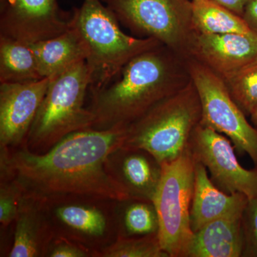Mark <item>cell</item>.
Instances as JSON below:
<instances>
[{"instance_id":"obj_1","label":"cell","mask_w":257,"mask_h":257,"mask_svg":"<svg viewBox=\"0 0 257 257\" xmlns=\"http://www.w3.org/2000/svg\"><path fill=\"white\" fill-rule=\"evenodd\" d=\"M127 128L81 130L44 153L32 152L26 143L0 150L1 179H11L24 197L47 207L77 201L131 200L109 168L110 157L122 147Z\"/></svg>"},{"instance_id":"obj_2","label":"cell","mask_w":257,"mask_h":257,"mask_svg":"<svg viewBox=\"0 0 257 257\" xmlns=\"http://www.w3.org/2000/svg\"><path fill=\"white\" fill-rule=\"evenodd\" d=\"M192 81L187 60L165 45H157L127 62L104 87L89 90L93 128L128 126Z\"/></svg>"},{"instance_id":"obj_3","label":"cell","mask_w":257,"mask_h":257,"mask_svg":"<svg viewBox=\"0 0 257 257\" xmlns=\"http://www.w3.org/2000/svg\"><path fill=\"white\" fill-rule=\"evenodd\" d=\"M71 25L87 48L89 90L107 85L132 59L161 45L155 39L125 34L114 13L101 0H83L80 8L72 10Z\"/></svg>"},{"instance_id":"obj_4","label":"cell","mask_w":257,"mask_h":257,"mask_svg":"<svg viewBox=\"0 0 257 257\" xmlns=\"http://www.w3.org/2000/svg\"><path fill=\"white\" fill-rule=\"evenodd\" d=\"M202 119V106L192 80L128 126L121 148L141 149L160 164L177 160L189 149Z\"/></svg>"},{"instance_id":"obj_5","label":"cell","mask_w":257,"mask_h":257,"mask_svg":"<svg viewBox=\"0 0 257 257\" xmlns=\"http://www.w3.org/2000/svg\"><path fill=\"white\" fill-rule=\"evenodd\" d=\"M27 138L32 152L44 153L71 134L92 128L94 116L84 106L90 87L86 61L50 79Z\"/></svg>"},{"instance_id":"obj_6","label":"cell","mask_w":257,"mask_h":257,"mask_svg":"<svg viewBox=\"0 0 257 257\" xmlns=\"http://www.w3.org/2000/svg\"><path fill=\"white\" fill-rule=\"evenodd\" d=\"M160 182L153 202L158 216L161 246L170 257H187L194 232L190 211L194 192V160L189 149L162 165Z\"/></svg>"},{"instance_id":"obj_7","label":"cell","mask_w":257,"mask_h":257,"mask_svg":"<svg viewBox=\"0 0 257 257\" xmlns=\"http://www.w3.org/2000/svg\"><path fill=\"white\" fill-rule=\"evenodd\" d=\"M135 37L152 38L185 57L193 29L190 0H101Z\"/></svg>"},{"instance_id":"obj_8","label":"cell","mask_w":257,"mask_h":257,"mask_svg":"<svg viewBox=\"0 0 257 257\" xmlns=\"http://www.w3.org/2000/svg\"><path fill=\"white\" fill-rule=\"evenodd\" d=\"M186 60L200 98L201 124L229 138L235 149L247 154L257 167V128L248 122L222 77L197 61Z\"/></svg>"},{"instance_id":"obj_9","label":"cell","mask_w":257,"mask_h":257,"mask_svg":"<svg viewBox=\"0 0 257 257\" xmlns=\"http://www.w3.org/2000/svg\"><path fill=\"white\" fill-rule=\"evenodd\" d=\"M234 149L229 138L201 123L193 132L189 145L194 160L207 168L211 180L221 191L241 193L248 199L256 198L257 168H243Z\"/></svg>"},{"instance_id":"obj_10","label":"cell","mask_w":257,"mask_h":257,"mask_svg":"<svg viewBox=\"0 0 257 257\" xmlns=\"http://www.w3.org/2000/svg\"><path fill=\"white\" fill-rule=\"evenodd\" d=\"M71 16L57 0H6L0 7V35L35 43L68 30Z\"/></svg>"},{"instance_id":"obj_11","label":"cell","mask_w":257,"mask_h":257,"mask_svg":"<svg viewBox=\"0 0 257 257\" xmlns=\"http://www.w3.org/2000/svg\"><path fill=\"white\" fill-rule=\"evenodd\" d=\"M50 81L0 83V150L25 143Z\"/></svg>"},{"instance_id":"obj_12","label":"cell","mask_w":257,"mask_h":257,"mask_svg":"<svg viewBox=\"0 0 257 257\" xmlns=\"http://www.w3.org/2000/svg\"><path fill=\"white\" fill-rule=\"evenodd\" d=\"M256 55V35L194 31L185 58L197 61L224 77L247 64Z\"/></svg>"},{"instance_id":"obj_13","label":"cell","mask_w":257,"mask_h":257,"mask_svg":"<svg viewBox=\"0 0 257 257\" xmlns=\"http://www.w3.org/2000/svg\"><path fill=\"white\" fill-rule=\"evenodd\" d=\"M248 201L247 197L241 193L227 194L221 191L208 175L207 168L194 160V192L190 211L193 232L222 216L242 212Z\"/></svg>"},{"instance_id":"obj_14","label":"cell","mask_w":257,"mask_h":257,"mask_svg":"<svg viewBox=\"0 0 257 257\" xmlns=\"http://www.w3.org/2000/svg\"><path fill=\"white\" fill-rule=\"evenodd\" d=\"M48 214V208L22 196L10 257L46 256L56 237Z\"/></svg>"},{"instance_id":"obj_15","label":"cell","mask_w":257,"mask_h":257,"mask_svg":"<svg viewBox=\"0 0 257 257\" xmlns=\"http://www.w3.org/2000/svg\"><path fill=\"white\" fill-rule=\"evenodd\" d=\"M114 156L116 163L111 171L133 199L152 202L162 177V164L141 149L121 148Z\"/></svg>"},{"instance_id":"obj_16","label":"cell","mask_w":257,"mask_h":257,"mask_svg":"<svg viewBox=\"0 0 257 257\" xmlns=\"http://www.w3.org/2000/svg\"><path fill=\"white\" fill-rule=\"evenodd\" d=\"M242 214L222 216L194 232L187 257L242 256Z\"/></svg>"},{"instance_id":"obj_17","label":"cell","mask_w":257,"mask_h":257,"mask_svg":"<svg viewBox=\"0 0 257 257\" xmlns=\"http://www.w3.org/2000/svg\"><path fill=\"white\" fill-rule=\"evenodd\" d=\"M30 45L42 78H53L87 60V48L72 25L57 36Z\"/></svg>"},{"instance_id":"obj_18","label":"cell","mask_w":257,"mask_h":257,"mask_svg":"<svg viewBox=\"0 0 257 257\" xmlns=\"http://www.w3.org/2000/svg\"><path fill=\"white\" fill-rule=\"evenodd\" d=\"M52 207H55V219L77 239L99 240L105 237L107 219L104 212L95 206L68 202Z\"/></svg>"},{"instance_id":"obj_19","label":"cell","mask_w":257,"mask_h":257,"mask_svg":"<svg viewBox=\"0 0 257 257\" xmlns=\"http://www.w3.org/2000/svg\"><path fill=\"white\" fill-rule=\"evenodd\" d=\"M43 79L30 44L0 35V83Z\"/></svg>"},{"instance_id":"obj_20","label":"cell","mask_w":257,"mask_h":257,"mask_svg":"<svg viewBox=\"0 0 257 257\" xmlns=\"http://www.w3.org/2000/svg\"><path fill=\"white\" fill-rule=\"evenodd\" d=\"M192 2V23L194 31L206 34L255 35L242 17L224 7L209 0Z\"/></svg>"},{"instance_id":"obj_21","label":"cell","mask_w":257,"mask_h":257,"mask_svg":"<svg viewBox=\"0 0 257 257\" xmlns=\"http://www.w3.org/2000/svg\"><path fill=\"white\" fill-rule=\"evenodd\" d=\"M235 102L246 114L257 110V55L233 73L222 77Z\"/></svg>"},{"instance_id":"obj_22","label":"cell","mask_w":257,"mask_h":257,"mask_svg":"<svg viewBox=\"0 0 257 257\" xmlns=\"http://www.w3.org/2000/svg\"><path fill=\"white\" fill-rule=\"evenodd\" d=\"M100 257H170L161 246L157 233L139 237L119 235L106 247L96 251Z\"/></svg>"},{"instance_id":"obj_23","label":"cell","mask_w":257,"mask_h":257,"mask_svg":"<svg viewBox=\"0 0 257 257\" xmlns=\"http://www.w3.org/2000/svg\"><path fill=\"white\" fill-rule=\"evenodd\" d=\"M122 219L124 231L121 236H140L158 232V216L152 202L128 200Z\"/></svg>"},{"instance_id":"obj_24","label":"cell","mask_w":257,"mask_h":257,"mask_svg":"<svg viewBox=\"0 0 257 257\" xmlns=\"http://www.w3.org/2000/svg\"><path fill=\"white\" fill-rule=\"evenodd\" d=\"M22 194L20 187L11 179H1L0 184V222L8 227L16 219Z\"/></svg>"},{"instance_id":"obj_25","label":"cell","mask_w":257,"mask_h":257,"mask_svg":"<svg viewBox=\"0 0 257 257\" xmlns=\"http://www.w3.org/2000/svg\"><path fill=\"white\" fill-rule=\"evenodd\" d=\"M242 256L257 257V197L248 199L241 218Z\"/></svg>"},{"instance_id":"obj_26","label":"cell","mask_w":257,"mask_h":257,"mask_svg":"<svg viewBox=\"0 0 257 257\" xmlns=\"http://www.w3.org/2000/svg\"><path fill=\"white\" fill-rule=\"evenodd\" d=\"M83 245L70 243L66 238L53 241L47 256L50 257H86L92 256Z\"/></svg>"},{"instance_id":"obj_27","label":"cell","mask_w":257,"mask_h":257,"mask_svg":"<svg viewBox=\"0 0 257 257\" xmlns=\"http://www.w3.org/2000/svg\"><path fill=\"white\" fill-rule=\"evenodd\" d=\"M242 18L250 30L257 36V0H249Z\"/></svg>"},{"instance_id":"obj_28","label":"cell","mask_w":257,"mask_h":257,"mask_svg":"<svg viewBox=\"0 0 257 257\" xmlns=\"http://www.w3.org/2000/svg\"><path fill=\"white\" fill-rule=\"evenodd\" d=\"M216 4L221 5L235 14L242 17L244 13L245 8L249 0H209Z\"/></svg>"},{"instance_id":"obj_29","label":"cell","mask_w":257,"mask_h":257,"mask_svg":"<svg viewBox=\"0 0 257 257\" xmlns=\"http://www.w3.org/2000/svg\"><path fill=\"white\" fill-rule=\"evenodd\" d=\"M251 117V122L255 127L257 128V110L255 111L250 116Z\"/></svg>"},{"instance_id":"obj_30","label":"cell","mask_w":257,"mask_h":257,"mask_svg":"<svg viewBox=\"0 0 257 257\" xmlns=\"http://www.w3.org/2000/svg\"><path fill=\"white\" fill-rule=\"evenodd\" d=\"M5 2H6V0H0V7L3 6L5 4Z\"/></svg>"}]
</instances>
